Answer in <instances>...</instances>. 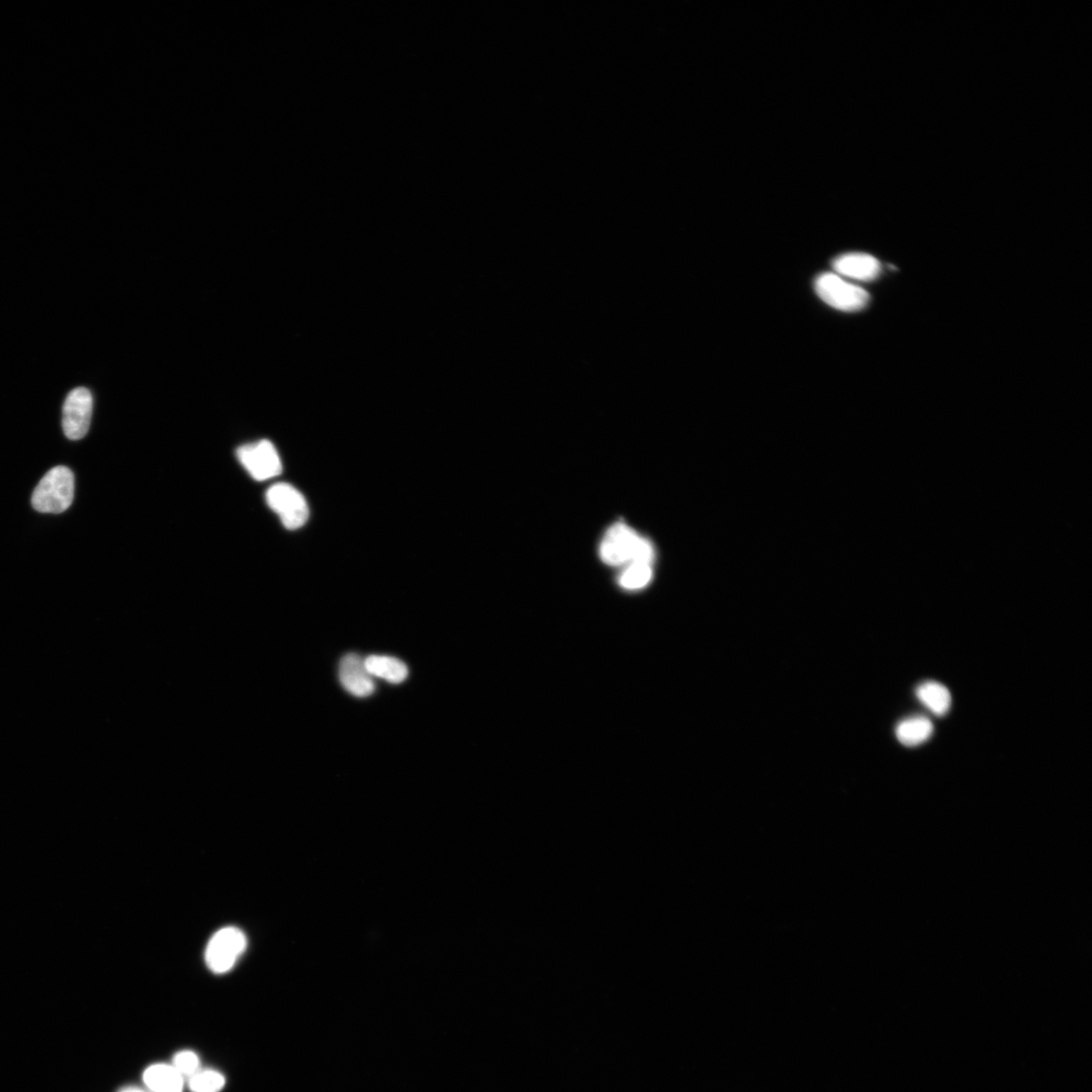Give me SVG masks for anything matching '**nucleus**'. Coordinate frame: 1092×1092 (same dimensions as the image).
Returning a JSON list of instances; mask_svg holds the SVG:
<instances>
[{
  "instance_id": "f8f14e48",
  "label": "nucleus",
  "mask_w": 1092,
  "mask_h": 1092,
  "mask_svg": "<svg viewBox=\"0 0 1092 1092\" xmlns=\"http://www.w3.org/2000/svg\"><path fill=\"white\" fill-rule=\"evenodd\" d=\"M366 667L371 676H376L393 684H399L408 676V668L402 660L386 656H370L365 660Z\"/></svg>"
},
{
  "instance_id": "6e6552de",
  "label": "nucleus",
  "mask_w": 1092,
  "mask_h": 1092,
  "mask_svg": "<svg viewBox=\"0 0 1092 1092\" xmlns=\"http://www.w3.org/2000/svg\"><path fill=\"white\" fill-rule=\"evenodd\" d=\"M340 679L342 686L356 697H367L375 692L373 678L365 660L355 654L346 655L340 661Z\"/></svg>"
},
{
  "instance_id": "9b49d317",
  "label": "nucleus",
  "mask_w": 1092,
  "mask_h": 1092,
  "mask_svg": "<svg viewBox=\"0 0 1092 1092\" xmlns=\"http://www.w3.org/2000/svg\"><path fill=\"white\" fill-rule=\"evenodd\" d=\"M934 726L926 717L915 716L906 718L897 727V737L906 747L922 745L932 737Z\"/></svg>"
},
{
  "instance_id": "f03ea898",
  "label": "nucleus",
  "mask_w": 1092,
  "mask_h": 1092,
  "mask_svg": "<svg viewBox=\"0 0 1092 1092\" xmlns=\"http://www.w3.org/2000/svg\"><path fill=\"white\" fill-rule=\"evenodd\" d=\"M74 475L66 467H56L46 473L32 497V505L41 513L60 514L73 505Z\"/></svg>"
},
{
  "instance_id": "9d476101",
  "label": "nucleus",
  "mask_w": 1092,
  "mask_h": 1092,
  "mask_svg": "<svg viewBox=\"0 0 1092 1092\" xmlns=\"http://www.w3.org/2000/svg\"><path fill=\"white\" fill-rule=\"evenodd\" d=\"M144 1084L151 1092H182L184 1078L172 1065L154 1064L146 1069Z\"/></svg>"
},
{
  "instance_id": "4468645a",
  "label": "nucleus",
  "mask_w": 1092,
  "mask_h": 1092,
  "mask_svg": "<svg viewBox=\"0 0 1092 1092\" xmlns=\"http://www.w3.org/2000/svg\"><path fill=\"white\" fill-rule=\"evenodd\" d=\"M653 578V565L633 563L624 566L619 584L626 590L645 588Z\"/></svg>"
},
{
  "instance_id": "0eeeda50",
  "label": "nucleus",
  "mask_w": 1092,
  "mask_h": 1092,
  "mask_svg": "<svg viewBox=\"0 0 1092 1092\" xmlns=\"http://www.w3.org/2000/svg\"><path fill=\"white\" fill-rule=\"evenodd\" d=\"M94 399L86 388L69 393L63 406L62 426L65 436L71 440L83 439L88 433Z\"/></svg>"
},
{
  "instance_id": "f257e3e1",
  "label": "nucleus",
  "mask_w": 1092,
  "mask_h": 1092,
  "mask_svg": "<svg viewBox=\"0 0 1092 1092\" xmlns=\"http://www.w3.org/2000/svg\"><path fill=\"white\" fill-rule=\"evenodd\" d=\"M600 556L604 563L611 566H626L633 563L653 565L655 549L652 542L630 526L617 523L602 539Z\"/></svg>"
},
{
  "instance_id": "f3484780",
  "label": "nucleus",
  "mask_w": 1092,
  "mask_h": 1092,
  "mask_svg": "<svg viewBox=\"0 0 1092 1092\" xmlns=\"http://www.w3.org/2000/svg\"><path fill=\"white\" fill-rule=\"evenodd\" d=\"M120 1092H146V1091H144L140 1088L131 1086V1087L123 1088Z\"/></svg>"
},
{
  "instance_id": "423d86ee",
  "label": "nucleus",
  "mask_w": 1092,
  "mask_h": 1092,
  "mask_svg": "<svg viewBox=\"0 0 1092 1092\" xmlns=\"http://www.w3.org/2000/svg\"><path fill=\"white\" fill-rule=\"evenodd\" d=\"M237 458L252 478L259 482L275 478L283 472L281 458L270 440L240 446Z\"/></svg>"
},
{
  "instance_id": "20e7f679",
  "label": "nucleus",
  "mask_w": 1092,
  "mask_h": 1092,
  "mask_svg": "<svg viewBox=\"0 0 1092 1092\" xmlns=\"http://www.w3.org/2000/svg\"><path fill=\"white\" fill-rule=\"evenodd\" d=\"M816 290L829 306L843 312H858L867 307L870 296L862 287L846 283L839 275L823 273L818 277Z\"/></svg>"
},
{
  "instance_id": "ddd939ff",
  "label": "nucleus",
  "mask_w": 1092,
  "mask_h": 1092,
  "mask_svg": "<svg viewBox=\"0 0 1092 1092\" xmlns=\"http://www.w3.org/2000/svg\"><path fill=\"white\" fill-rule=\"evenodd\" d=\"M916 696L927 710L938 716L946 715L952 704V697L948 688L937 682L931 681L920 685L916 689Z\"/></svg>"
},
{
  "instance_id": "7ed1b4c3",
  "label": "nucleus",
  "mask_w": 1092,
  "mask_h": 1092,
  "mask_svg": "<svg viewBox=\"0 0 1092 1092\" xmlns=\"http://www.w3.org/2000/svg\"><path fill=\"white\" fill-rule=\"evenodd\" d=\"M246 947V937L239 928L228 926L220 929L206 947V965L217 974L229 972L235 966Z\"/></svg>"
},
{
  "instance_id": "1a4fd4ad",
  "label": "nucleus",
  "mask_w": 1092,
  "mask_h": 1092,
  "mask_svg": "<svg viewBox=\"0 0 1092 1092\" xmlns=\"http://www.w3.org/2000/svg\"><path fill=\"white\" fill-rule=\"evenodd\" d=\"M833 269L841 275L861 282H872L881 273L880 262L866 253H847L832 262Z\"/></svg>"
},
{
  "instance_id": "2eb2a0df",
  "label": "nucleus",
  "mask_w": 1092,
  "mask_h": 1092,
  "mask_svg": "<svg viewBox=\"0 0 1092 1092\" xmlns=\"http://www.w3.org/2000/svg\"><path fill=\"white\" fill-rule=\"evenodd\" d=\"M225 1085V1077L215 1071L199 1072L189 1079L193 1092H220Z\"/></svg>"
},
{
  "instance_id": "dca6fc26",
  "label": "nucleus",
  "mask_w": 1092,
  "mask_h": 1092,
  "mask_svg": "<svg viewBox=\"0 0 1092 1092\" xmlns=\"http://www.w3.org/2000/svg\"><path fill=\"white\" fill-rule=\"evenodd\" d=\"M172 1066L183 1078L190 1079L200 1072V1059L193 1051H181L174 1056Z\"/></svg>"
},
{
  "instance_id": "39448f33",
  "label": "nucleus",
  "mask_w": 1092,
  "mask_h": 1092,
  "mask_svg": "<svg viewBox=\"0 0 1092 1092\" xmlns=\"http://www.w3.org/2000/svg\"><path fill=\"white\" fill-rule=\"evenodd\" d=\"M266 502L288 530L303 527L309 519L306 499L292 485L280 483L271 486L266 492Z\"/></svg>"
}]
</instances>
